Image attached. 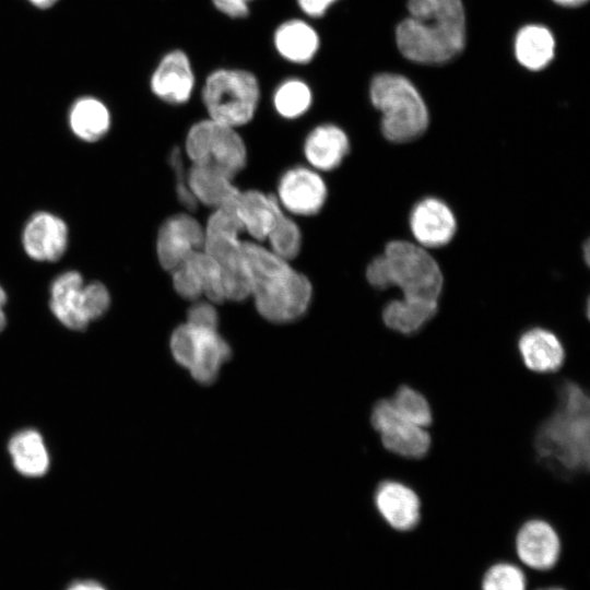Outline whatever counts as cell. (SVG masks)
<instances>
[{"label":"cell","instance_id":"40","mask_svg":"<svg viewBox=\"0 0 590 590\" xmlns=\"http://www.w3.org/2000/svg\"><path fill=\"white\" fill-rule=\"evenodd\" d=\"M7 299V293L4 288L0 285V332L5 328L7 324V317L3 310Z\"/></svg>","mask_w":590,"mask_h":590},{"label":"cell","instance_id":"34","mask_svg":"<svg viewBox=\"0 0 590 590\" xmlns=\"http://www.w3.org/2000/svg\"><path fill=\"white\" fill-rule=\"evenodd\" d=\"M173 285L181 297L189 300H196L203 295V288L198 276L187 262L173 271Z\"/></svg>","mask_w":590,"mask_h":590},{"label":"cell","instance_id":"21","mask_svg":"<svg viewBox=\"0 0 590 590\" xmlns=\"http://www.w3.org/2000/svg\"><path fill=\"white\" fill-rule=\"evenodd\" d=\"M234 211L243 228L257 240L267 239L283 213L276 198L257 190L240 192Z\"/></svg>","mask_w":590,"mask_h":590},{"label":"cell","instance_id":"5","mask_svg":"<svg viewBox=\"0 0 590 590\" xmlns=\"http://www.w3.org/2000/svg\"><path fill=\"white\" fill-rule=\"evenodd\" d=\"M369 96L381 114L380 130L387 141L405 144L421 138L427 130V106L408 78L379 73L371 80Z\"/></svg>","mask_w":590,"mask_h":590},{"label":"cell","instance_id":"38","mask_svg":"<svg viewBox=\"0 0 590 590\" xmlns=\"http://www.w3.org/2000/svg\"><path fill=\"white\" fill-rule=\"evenodd\" d=\"M337 0H297L300 9L310 16H321Z\"/></svg>","mask_w":590,"mask_h":590},{"label":"cell","instance_id":"19","mask_svg":"<svg viewBox=\"0 0 590 590\" xmlns=\"http://www.w3.org/2000/svg\"><path fill=\"white\" fill-rule=\"evenodd\" d=\"M233 177L208 165L192 164L187 175L188 187L197 202L214 209H234L239 191Z\"/></svg>","mask_w":590,"mask_h":590},{"label":"cell","instance_id":"4","mask_svg":"<svg viewBox=\"0 0 590 590\" xmlns=\"http://www.w3.org/2000/svg\"><path fill=\"white\" fill-rule=\"evenodd\" d=\"M366 280L377 290L397 287L401 298L438 303L444 287L440 266L416 243L393 239L366 268Z\"/></svg>","mask_w":590,"mask_h":590},{"label":"cell","instance_id":"36","mask_svg":"<svg viewBox=\"0 0 590 590\" xmlns=\"http://www.w3.org/2000/svg\"><path fill=\"white\" fill-rule=\"evenodd\" d=\"M217 319L214 306L205 302L196 303L189 308L187 315V323L205 329L216 330Z\"/></svg>","mask_w":590,"mask_h":590},{"label":"cell","instance_id":"15","mask_svg":"<svg viewBox=\"0 0 590 590\" xmlns=\"http://www.w3.org/2000/svg\"><path fill=\"white\" fill-rule=\"evenodd\" d=\"M374 502L385 521L398 531H409L420 521V498L402 482L387 480L379 483Z\"/></svg>","mask_w":590,"mask_h":590},{"label":"cell","instance_id":"17","mask_svg":"<svg viewBox=\"0 0 590 590\" xmlns=\"http://www.w3.org/2000/svg\"><path fill=\"white\" fill-rule=\"evenodd\" d=\"M83 285V276L75 270L60 273L50 285L51 312L60 323L74 331H83L90 323L82 309Z\"/></svg>","mask_w":590,"mask_h":590},{"label":"cell","instance_id":"24","mask_svg":"<svg viewBox=\"0 0 590 590\" xmlns=\"http://www.w3.org/2000/svg\"><path fill=\"white\" fill-rule=\"evenodd\" d=\"M555 39L552 32L538 24L519 30L515 39V55L518 62L532 71L544 69L554 58Z\"/></svg>","mask_w":590,"mask_h":590},{"label":"cell","instance_id":"18","mask_svg":"<svg viewBox=\"0 0 590 590\" xmlns=\"http://www.w3.org/2000/svg\"><path fill=\"white\" fill-rule=\"evenodd\" d=\"M193 74L187 56L175 50L160 62L151 79V88L161 99L170 104L186 103L193 88Z\"/></svg>","mask_w":590,"mask_h":590},{"label":"cell","instance_id":"35","mask_svg":"<svg viewBox=\"0 0 590 590\" xmlns=\"http://www.w3.org/2000/svg\"><path fill=\"white\" fill-rule=\"evenodd\" d=\"M169 161L176 174V192L180 203L189 210L196 209L198 202L188 187L187 178L184 179L181 155L177 148L170 153Z\"/></svg>","mask_w":590,"mask_h":590},{"label":"cell","instance_id":"8","mask_svg":"<svg viewBox=\"0 0 590 590\" xmlns=\"http://www.w3.org/2000/svg\"><path fill=\"white\" fill-rule=\"evenodd\" d=\"M186 152L193 164L212 166L231 177L245 167L247 160L245 143L235 129L211 118L190 128Z\"/></svg>","mask_w":590,"mask_h":590},{"label":"cell","instance_id":"10","mask_svg":"<svg viewBox=\"0 0 590 590\" xmlns=\"http://www.w3.org/2000/svg\"><path fill=\"white\" fill-rule=\"evenodd\" d=\"M370 420L384 447L390 452L411 459L422 458L428 452L432 445L428 432L402 418L389 399L374 405Z\"/></svg>","mask_w":590,"mask_h":590},{"label":"cell","instance_id":"13","mask_svg":"<svg viewBox=\"0 0 590 590\" xmlns=\"http://www.w3.org/2000/svg\"><path fill=\"white\" fill-rule=\"evenodd\" d=\"M69 231L66 222L47 211L34 213L22 233V245L26 255L40 262H55L66 252Z\"/></svg>","mask_w":590,"mask_h":590},{"label":"cell","instance_id":"6","mask_svg":"<svg viewBox=\"0 0 590 590\" xmlns=\"http://www.w3.org/2000/svg\"><path fill=\"white\" fill-rule=\"evenodd\" d=\"M243 225L233 209H215L204 227L203 250L219 264L225 299L250 296V281L239 233Z\"/></svg>","mask_w":590,"mask_h":590},{"label":"cell","instance_id":"33","mask_svg":"<svg viewBox=\"0 0 590 590\" xmlns=\"http://www.w3.org/2000/svg\"><path fill=\"white\" fill-rule=\"evenodd\" d=\"M110 306V294L99 281L84 284L82 287V309L88 321L104 316Z\"/></svg>","mask_w":590,"mask_h":590},{"label":"cell","instance_id":"27","mask_svg":"<svg viewBox=\"0 0 590 590\" xmlns=\"http://www.w3.org/2000/svg\"><path fill=\"white\" fill-rule=\"evenodd\" d=\"M274 42L284 58L298 63L311 60L319 47L317 33L299 20L282 24L275 32Z\"/></svg>","mask_w":590,"mask_h":590},{"label":"cell","instance_id":"9","mask_svg":"<svg viewBox=\"0 0 590 590\" xmlns=\"http://www.w3.org/2000/svg\"><path fill=\"white\" fill-rule=\"evenodd\" d=\"M174 358L188 368L200 384L214 381L223 363L229 358L231 349L214 329L184 323L170 337Z\"/></svg>","mask_w":590,"mask_h":590},{"label":"cell","instance_id":"32","mask_svg":"<svg viewBox=\"0 0 590 590\" xmlns=\"http://www.w3.org/2000/svg\"><path fill=\"white\" fill-rule=\"evenodd\" d=\"M527 580L522 570L508 563L492 566L482 581V590H526Z\"/></svg>","mask_w":590,"mask_h":590},{"label":"cell","instance_id":"20","mask_svg":"<svg viewBox=\"0 0 590 590\" xmlns=\"http://www.w3.org/2000/svg\"><path fill=\"white\" fill-rule=\"evenodd\" d=\"M518 350L524 365L535 373H553L565 361V349L552 331L534 327L524 331L518 340Z\"/></svg>","mask_w":590,"mask_h":590},{"label":"cell","instance_id":"14","mask_svg":"<svg viewBox=\"0 0 590 590\" xmlns=\"http://www.w3.org/2000/svg\"><path fill=\"white\" fill-rule=\"evenodd\" d=\"M283 206L298 215L319 212L327 199V187L322 178L307 167H294L285 172L278 186Z\"/></svg>","mask_w":590,"mask_h":590},{"label":"cell","instance_id":"28","mask_svg":"<svg viewBox=\"0 0 590 590\" xmlns=\"http://www.w3.org/2000/svg\"><path fill=\"white\" fill-rule=\"evenodd\" d=\"M396 412L405 421L426 428L433 422L432 409L426 398L414 388L403 385L389 399Z\"/></svg>","mask_w":590,"mask_h":590},{"label":"cell","instance_id":"39","mask_svg":"<svg viewBox=\"0 0 590 590\" xmlns=\"http://www.w3.org/2000/svg\"><path fill=\"white\" fill-rule=\"evenodd\" d=\"M66 590H107L102 583L85 579V580H78L72 582L67 587Z\"/></svg>","mask_w":590,"mask_h":590},{"label":"cell","instance_id":"41","mask_svg":"<svg viewBox=\"0 0 590 590\" xmlns=\"http://www.w3.org/2000/svg\"><path fill=\"white\" fill-rule=\"evenodd\" d=\"M555 3L563 5V7H579L587 2L588 0H553Z\"/></svg>","mask_w":590,"mask_h":590},{"label":"cell","instance_id":"3","mask_svg":"<svg viewBox=\"0 0 590 590\" xmlns=\"http://www.w3.org/2000/svg\"><path fill=\"white\" fill-rule=\"evenodd\" d=\"M243 252L258 312L276 323L303 316L311 299L309 280L261 245L243 241Z\"/></svg>","mask_w":590,"mask_h":590},{"label":"cell","instance_id":"1","mask_svg":"<svg viewBox=\"0 0 590 590\" xmlns=\"http://www.w3.org/2000/svg\"><path fill=\"white\" fill-rule=\"evenodd\" d=\"M409 15L396 30L400 52L423 64L456 58L465 45V14L461 0H409Z\"/></svg>","mask_w":590,"mask_h":590},{"label":"cell","instance_id":"2","mask_svg":"<svg viewBox=\"0 0 590 590\" xmlns=\"http://www.w3.org/2000/svg\"><path fill=\"white\" fill-rule=\"evenodd\" d=\"M534 448L541 462L563 474L587 472L590 462V400L575 381H564L554 412L538 428Z\"/></svg>","mask_w":590,"mask_h":590},{"label":"cell","instance_id":"26","mask_svg":"<svg viewBox=\"0 0 590 590\" xmlns=\"http://www.w3.org/2000/svg\"><path fill=\"white\" fill-rule=\"evenodd\" d=\"M69 125L76 138L86 142L101 140L110 128L108 108L97 98H79L69 113Z\"/></svg>","mask_w":590,"mask_h":590},{"label":"cell","instance_id":"31","mask_svg":"<svg viewBox=\"0 0 590 590\" xmlns=\"http://www.w3.org/2000/svg\"><path fill=\"white\" fill-rule=\"evenodd\" d=\"M271 250L284 260L295 258L302 246V234L297 224L285 216H279L268 237Z\"/></svg>","mask_w":590,"mask_h":590},{"label":"cell","instance_id":"43","mask_svg":"<svg viewBox=\"0 0 590 590\" xmlns=\"http://www.w3.org/2000/svg\"><path fill=\"white\" fill-rule=\"evenodd\" d=\"M541 590H564V589H560V588H547V589H541Z\"/></svg>","mask_w":590,"mask_h":590},{"label":"cell","instance_id":"37","mask_svg":"<svg viewBox=\"0 0 590 590\" xmlns=\"http://www.w3.org/2000/svg\"><path fill=\"white\" fill-rule=\"evenodd\" d=\"M249 0H213L214 5L232 17H244L248 14Z\"/></svg>","mask_w":590,"mask_h":590},{"label":"cell","instance_id":"7","mask_svg":"<svg viewBox=\"0 0 590 590\" xmlns=\"http://www.w3.org/2000/svg\"><path fill=\"white\" fill-rule=\"evenodd\" d=\"M202 98L211 119L235 128L253 117L259 85L247 71L219 70L206 79Z\"/></svg>","mask_w":590,"mask_h":590},{"label":"cell","instance_id":"16","mask_svg":"<svg viewBox=\"0 0 590 590\" xmlns=\"http://www.w3.org/2000/svg\"><path fill=\"white\" fill-rule=\"evenodd\" d=\"M516 551L524 565L544 570L556 564L560 552V542L550 523L533 519L527 521L518 531Z\"/></svg>","mask_w":590,"mask_h":590},{"label":"cell","instance_id":"12","mask_svg":"<svg viewBox=\"0 0 590 590\" xmlns=\"http://www.w3.org/2000/svg\"><path fill=\"white\" fill-rule=\"evenodd\" d=\"M204 228L192 216L180 213L161 225L156 239L160 264L173 272L193 252L203 249Z\"/></svg>","mask_w":590,"mask_h":590},{"label":"cell","instance_id":"11","mask_svg":"<svg viewBox=\"0 0 590 590\" xmlns=\"http://www.w3.org/2000/svg\"><path fill=\"white\" fill-rule=\"evenodd\" d=\"M409 227L414 243L429 250L448 245L456 236L458 222L444 200L425 197L411 209Z\"/></svg>","mask_w":590,"mask_h":590},{"label":"cell","instance_id":"30","mask_svg":"<svg viewBox=\"0 0 590 590\" xmlns=\"http://www.w3.org/2000/svg\"><path fill=\"white\" fill-rule=\"evenodd\" d=\"M276 111L288 119L299 117L307 111L311 104L309 87L299 80H288L282 83L273 97Z\"/></svg>","mask_w":590,"mask_h":590},{"label":"cell","instance_id":"42","mask_svg":"<svg viewBox=\"0 0 590 590\" xmlns=\"http://www.w3.org/2000/svg\"><path fill=\"white\" fill-rule=\"evenodd\" d=\"M28 1L37 8L45 9V8L51 7L58 0H28Z\"/></svg>","mask_w":590,"mask_h":590},{"label":"cell","instance_id":"25","mask_svg":"<svg viewBox=\"0 0 590 590\" xmlns=\"http://www.w3.org/2000/svg\"><path fill=\"white\" fill-rule=\"evenodd\" d=\"M438 310V303L391 299L382 309V321L391 330L409 335L418 332Z\"/></svg>","mask_w":590,"mask_h":590},{"label":"cell","instance_id":"29","mask_svg":"<svg viewBox=\"0 0 590 590\" xmlns=\"http://www.w3.org/2000/svg\"><path fill=\"white\" fill-rule=\"evenodd\" d=\"M187 262L196 272L202 288L203 294L212 303H221L225 300V294L222 283V274L217 262L203 249L190 255Z\"/></svg>","mask_w":590,"mask_h":590},{"label":"cell","instance_id":"23","mask_svg":"<svg viewBox=\"0 0 590 590\" xmlns=\"http://www.w3.org/2000/svg\"><path fill=\"white\" fill-rule=\"evenodd\" d=\"M15 470L27 477H39L49 469V455L42 435L35 429L14 434L8 444Z\"/></svg>","mask_w":590,"mask_h":590},{"label":"cell","instance_id":"22","mask_svg":"<svg viewBox=\"0 0 590 590\" xmlns=\"http://www.w3.org/2000/svg\"><path fill=\"white\" fill-rule=\"evenodd\" d=\"M350 141L346 133L334 125H321L306 138L304 153L307 161L317 169L337 168L347 155Z\"/></svg>","mask_w":590,"mask_h":590}]
</instances>
